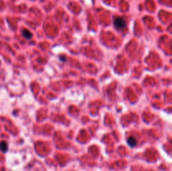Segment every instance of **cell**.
I'll use <instances>...</instances> for the list:
<instances>
[{
	"label": "cell",
	"mask_w": 172,
	"mask_h": 171,
	"mask_svg": "<svg viewBox=\"0 0 172 171\" xmlns=\"http://www.w3.org/2000/svg\"><path fill=\"white\" fill-rule=\"evenodd\" d=\"M128 144H129L130 146L133 147V146H135V145H136V144H137V141H136V139H135L133 137H129V139H128Z\"/></svg>",
	"instance_id": "cell-3"
},
{
	"label": "cell",
	"mask_w": 172,
	"mask_h": 171,
	"mask_svg": "<svg viewBox=\"0 0 172 171\" xmlns=\"http://www.w3.org/2000/svg\"><path fill=\"white\" fill-rule=\"evenodd\" d=\"M23 35H24V36L25 37L26 39H30V37L32 36L31 33L29 30H25L23 31Z\"/></svg>",
	"instance_id": "cell-4"
},
{
	"label": "cell",
	"mask_w": 172,
	"mask_h": 171,
	"mask_svg": "<svg viewBox=\"0 0 172 171\" xmlns=\"http://www.w3.org/2000/svg\"><path fill=\"white\" fill-rule=\"evenodd\" d=\"M114 25L118 28V29H124L126 25V23H125V20L122 18H118L115 19L114 21Z\"/></svg>",
	"instance_id": "cell-1"
},
{
	"label": "cell",
	"mask_w": 172,
	"mask_h": 171,
	"mask_svg": "<svg viewBox=\"0 0 172 171\" xmlns=\"http://www.w3.org/2000/svg\"><path fill=\"white\" fill-rule=\"evenodd\" d=\"M0 149H1L3 152H4V153L8 150V144H7L5 141L1 142V144H0Z\"/></svg>",
	"instance_id": "cell-2"
}]
</instances>
